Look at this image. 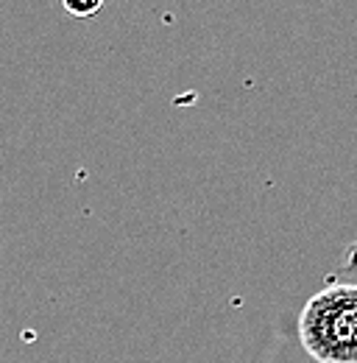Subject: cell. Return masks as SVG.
<instances>
[{"label": "cell", "mask_w": 357, "mask_h": 363, "mask_svg": "<svg viewBox=\"0 0 357 363\" xmlns=\"http://www.w3.org/2000/svg\"><path fill=\"white\" fill-rule=\"evenodd\" d=\"M299 341L315 363H357V285L327 282L299 313Z\"/></svg>", "instance_id": "1"}, {"label": "cell", "mask_w": 357, "mask_h": 363, "mask_svg": "<svg viewBox=\"0 0 357 363\" xmlns=\"http://www.w3.org/2000/svg\"><path fill=\"white\" fill-rule=\"evenodd\" d=\"M349 274H357V240L346 249V255H344V260H341L338 277H349Z\"/></svg>", "instance_id": "3"}, {"label": "cell", "mask_w": 357, "mask_h": 363, "mask_svg": "<svg viewBox=\"0 0 357 363\" xmlns=\"http://www.w3.org/2000/svg\"><path fill=\"white\" fill-rule=\"evenodd\" d=\"M62 6H64V11H70L73 17H81V20H87V17L98 14V11L103 9L101 0H92V3H73V0H64Z\"/></svg>", "instance_id": "2"}]
</instances>
